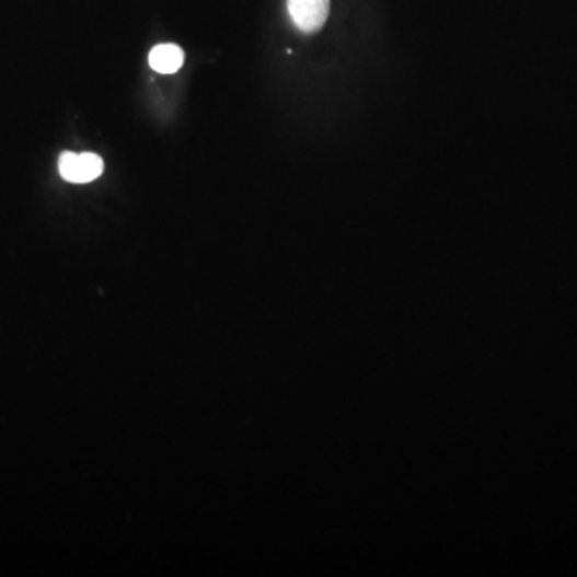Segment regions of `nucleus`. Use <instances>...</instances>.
Wrapping results in <instances>:
<instances>
[{"instance_id": "f257e3e1", "label": "nucleus", "mask_w": 577, "mask_h": 577, "mask_svg": "<svg viewBox=\"0 0 577 577\" xmlns=\"http://www.w3.org/2000/svg\"><path fill=\"white\" fill-rule=\"evenodd\" d=\"M60 175L69 183H90L100 177L105 169V162L99 154H76L67 151L58 161Z\"/></svg>"}, {"instance_id": "f03ea898", "label": "nucleus", "mask_w": 577, "mask_h": 577, "mask_svg": "<svg viewBox=\"0 0 577 577\" xmlns=\"http://www.w3.org/2000/svg\"><path fill=\"white\" fill-rule=\"evenodd\" d=\"M331 0H288L293 24L302 33H316L330 16Z\"/></svg>"}, {"instance_id": "7ed1b4c3", "label": "nucleus", "mask_w": 577, "mask_h": 577, "mask_svg": "<svg viewBox=\"0 0 577 577\" xmlns=\"http://www.w3.org/2000/svg\"><path fill=\"white\" fill-rule=\"evenodd\" d=\"M185 55L182 48L175 44H161L154 47L150 54V65L154 71L161 74H174L182 68Z\"/></svg>"}]
</instances>
